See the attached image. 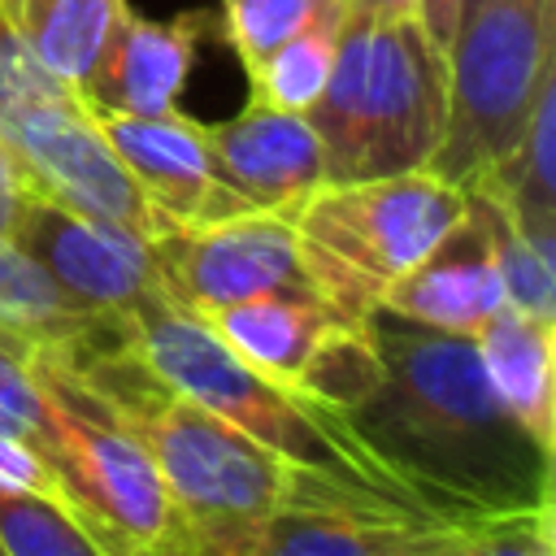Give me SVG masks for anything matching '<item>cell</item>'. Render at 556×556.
<instances>
[{"instance_id": "cell-27", "label": "cell", "mask_w": 556, "mask_h": 556, "mask_svg": "<svg viewBox=\"0 0 556 556\" xmlns=\"http://www.w3.org/2000/svg\"><path fill=\"white\" fill-rule=\"evenodd\" d=\"M0 482H4V486H22V491H39V495L65 500V495H61V482H56V473H52V465H48L35 447H26L22 439H13V434H4V430H0ZM65 504H70V500H65Z\"/></svg>"}, {"instance_id": "cell-6", "label": "cell", "mask_w": 556, "mask_h": 556, "mask_svg": "<svg viewBox=\"0 0 556 556\" xmlns=\"http://www.w3.org/2000/svg\"><path fill=\"white\" fill-rule=\"evenodd\" d=\"M556 0H482L447 43V104L430 174L469 187L521 139L539 83L556 70Z\"/></svg>"}, {"instance_id": "cell-26", "label": "cell", "mask_w": 556, "mask_h": 556, "mask_svg": "<svg viewBox=\"0 0 556 556\" xmlns=\"http://www.w3.org/2000/svg\"><path fill=\"white\" fill-rule=\"evenodd\" d=\"M552 521H556V508H534V513H521V517H504L486 530V539L478 543L473 556H556Z\"/></svg>"}, {"instance_id": "cell-1", "label": "cell", "mask_w": 556, "mask_h": 556, "mask_svg": "<svg viewBox=\"0 0 556 556\" xmlns=\"http://www.w3.org/2000/svg\"><path fill=\"white\" fill-rule=\"evenodd\" d=\"M365 330L378 382L343 417L421 508L456 526L552 508V452L500 404L469 334L387 308H374Z\"/></svg>"}, {"instance_id": "cell-33", "label": "cell", "mask_w": 556, "mask_h": 556, "mask_svg": "<svg viewBox=\"0 0 556 556\" xmlns=\"http://www.w3.org/2000/svg\"><path fill=\"white\" fill-rule=\"evenodd\" d=\"M473 4H482V0H460V13H465V9H473Z\"/></svg>"}, {"instance_id": "cell-8", "label": "cell", "mask_w": 556, "mask_h": 556, "mask_svg": "<svg viewBox=\"0 0 556 556\" xmlns=\"http://www.w3.org/2000/svg\"><path fill=\"white\" fill-rule=\"evenodd\" d=\"M35 378L48 421L43 460L52 465L70 508L113 556L165 534L174 526V504L139 439L113 417L56 343L35 348Z\"/></svg>"}, {"instance_id": "cell-16", "label": "cell", "mask_w": 556, "mask_h": 556, "mask_svg": "<svg viewBox=\"0 0 556 556\" xmlns=\"http://www.w3.org/2000/svg\"><path fill=\"white\" fill-rule=\"evenodd\" d=\"M456 521L378 508H278L239 556H408Z\"/></svg>"}, {"instance_id": "cell-32", "label": "cell", "mask_w": 556, "mask_h": 556, "mask_svg": "<svg viewBox=\"0 0 556 556\" xmlns=\"http://www.w3.org/2000/svg\"><path fill=\"white\" fill-rule=\"evenodd\" d=\"M348 9L374 17H417V0H348Z\"/></svg>"}, {"instance_id": "cell-34", "label": "cell", "mask_w": 556, "mask_h": 556, "mask_svg": "<svg viewBox=\"0 0 556 556\" xmlns=\"http://www.w3.org/2000/svg\"><path fill=\"white\" fill-rule=\"evenodd\" d=\"M0 556H9V552H4V543H0Z\"/></svg>"}, {"instance_id": "cell-14", "label": "cell", "mask_w": 556, "mask_h": 556, "mask_svg": "<svg viewBox=\"0 0 556 556\" xmlns=\"http://www.w3.org/2000/svg\"><path fill=\"white\" fill-rule=\"evenodd\" d=\"M208 30V13L191 9L169 22L122 13L109 43L100 48L91 74L83 78L78 96L91 113H122V117H156L174 113L178 96L191 78L195 48Z\"/></svg>"}, {"instance_id": "cell-18", "label": "cell", "mask_w": 556, "mask_h": 556, "mask_svg": "<svg viewBox=\"0 0 556 556\" xmlns=\"http://www.w3.org/2000/svg\"><path fill=\"white\" fill-rule=\"evenodd\" d=\"M552 156H556V70L539 83L521 139L508 148V156L465 187V191L491 195L508 213V222L547 252H556V161Z\"/></svg>"}, {"instance_id": "cell-7", "label": "cell", "mask_w": 556, "mask_h": 556, "mask_svg": "<svg viewBox=\"0 0 556 556\" xmlns=\"http://www.w3.org/2000/svg\"><path fill=\"white\" fill-rule=\"evenodd\" d=\"M0 139L26 174V187L78 213L117 222L135 235L174 230L109 148L83 96L43 70L0 13Z\"/></svg>"}, {"instance_id": "cell-23", "label": "cell", "mask_w": 556, "mask_h": 556, "mask_svg": "<svg viewBox=\"0 0 556 556\" xmlns=\"http://www.w3.org/2000/svg\"><path fill=\"white\" fill-rule=\"evenodd\" d=\"M465 195L473 200V208L486 222L491 252H495V274H500V287H504V308L556 321V252L526 239L491 195H482V191H465Z\"/></svg>"}, {"instance_id": "cell-24", "label": "cell", "mask_w": 556, "mask_h": 556, "mask_svg": "<svg viewBox=\"0 0 556 556\" xmlns=\"http://www.w3.org/2000/svg\"><path fill=\"white\" fill-rule=\"evenodd\" d=\"M35 339L30 330L13 326L0 317V430L22 439L43 456L48 443V421H43V391L35 378Z\"/></svg>"}, {"instance_id": "cell-2", "label": "cell", "mask_w": 556, "mask_h": 556, "mask_svg": "<svg viewBox=\"0 0 556 556\" xmlns=\"http://www.w3.org/2000/svg\"><path fill=\"white\" fill-rule=\"evenodd\" d=\"M61 348V343H56ZM87 387L113 408V417L139 439L148 452L174 517L195 530L200 539L226 547L230 556L243 552L248 534L274 517L278 508H378L404 513L378 495H365L348 482L308 473L239 426L222 421L178 387H169L135 348L130 326H113L87 343L61 348ZM421 517V513H413Z\"/></svg>"}, {"instance_id": "cell-3", "label": "cell", "mask_w": 556, "mask_h": 556, "mask_svg": "<svg viewBox=\"0 0 556 556\" xmlns=\"http://www.w3.org/2000/svg\"><path fill=\"white\" fill-rule=\"evenodd\" d=\"M130 339L139 356L182 395L217 413L222 421L239 426L248 439L269 447L274 456L348 482L365 495H378L404 513L434 517L413 500V491L356 439L348 417L313 395H300L291 387H278L274 378L256 374L243 356L230 352V343L191 308L174 304L169 295H156L143 304L130 321ZM443 521V517H439ZM478 526V521H473Z\"/></svg>"}, {"instance_id": "cell-29", "label": "cell", "mask_w": 556, "mask_h": 556, "mask_svg": "<svg viewBox=\"0 0 556 556\" xmlns=\"http://www.w3.org/2000/svg\"><path fill=\"white\" fill-rule=\"evenodd\" d=\"M417 22H421L426 39L447 56V43L460 26V0H417Z\"/></svg>"}, {"instance_id": "cell-20", "label": "cell", "mask_w": 556, "mask_h": 556, "mask_svg": "<svg viewBox=\"0 0 556 556\" xmlns=\"http://www.w3.org/2000/svg\"><path fill=\"white\" fill-rule=\"evenodd\" d=\"M0 317L30 330L43 343H87L113 326H122V317H104L83 308L78 300H70L13 239H0Z\"/></svg>"}, {"instance_id": "cell-12", "label": "cell", "mask_w": 556, "mask_h": 556, "mask_svg": "<svg viewBox=\"0 0 556 556\" xmlns=\"http://www.w3.org/2000/svg\"><path fill=\"white\" fill-rule=\"evenodd\" d=\"M213 174L243 213H295L326 182V152L304 113L248 100L243 113L204 126Z\"/></svg>"}, {"instance_id": "cell-11", "label": "cell", "mask_w": 556, "mask_h": 556, "mask_svg": "<svg viewBox=\"0 0 556 556\" xmlns=\"http://www.w3.org/2000/svg\"><path fill=\"white\" fill-rule=\"evenodd\" d=\"M9 239L83 308L130 321L143 304L165 295L148 235L78 213L52 195L26 191Z\"/></svg>"}, {"instance_id": "cell-25", "label": "cell", "mask_w": 556, "mask_h": 556, "mask_svg": "<svg viewBox=\"0 0 556 556\" xmlns=\"http://www.w3.org/2000/svg\"><path fill=\"white\" fill-rule=\"evenodd\" d=\"M348 0H222V30L235 48L239 65L252 70L265 52H274L282 39H291L300 26L321 17L326 9H339Z\"/></svg>"}, {"instance_id": "cell-9", "label": "cell", "mask_w": 556, "mask_h": 556, "mask_svg": "<svg viewBox=\"0 0 556 556\" xmlns=\"http://www.w3.org/2000/svg\"><path fill=\"white\" fill-rule=\"evenodd\" d=\"M256 374L339 413L378 382V352L361 317L321 295H256L204 317Z\"/></svg>"}, {"instance_id": "cell-5", "label": "cell", "mask_w": 556, "mask_h": 556, "mask_svg": "<svg viewBox=\"0 0 556 556\" xmlns=\"http://www.w3.org/2000/svg\"><path fill=\"white\" fill-rule=\"evenodd\" d=\"M465 213V191L430 169L321 182L295 213L304 261L321 300L369 317L382 291L408 274Z\"/></svg>"}, {"instance_id": "cell-13", "label": "cell", "mask_w": 556, "mask_h": 556, "mask_svg": "<svg viewBox=\"0 0 556 556\" xmlns=\"http://www.w3.org/2000/svg\"><path fill=\"white\" fill-rule=\"evenodd\" d=\"M96 122L122 169L169 226H204L243 213L213 174L204 122L187 117L182 109L156 117L96 113Z\"/></svg>"}, {"instance_id": "cell-21", "label": "cell", "mask_w": 556, "mask_h": 556, "mask_svg": "<svg viewBox=\"0 0 556 556\" xmlns=\"http://www.w3.org/2000/svg\"><path fill=\"white\" fill-rule=\"evenodd\" d=\"M343 17H348V4L326 9L321 17L300 26L291 39H282L274 52H265L252 70H243L252 100L274 104V109H291V113H308L313 100L321 96L326 78H330Z\"/></svg>"}, {"instance_id": "cell-22", "label": "cell", "mask_w": 556, "mask_h": 556, "mask_svg": "<svg viewBox=\"0 0 556 556\" xmlns=\"http://www.w3.org/2000/svg\"><path fill=\"white\" fill-rule=\"evenodd\" d=\"M0 543L9 556H113L104 539L56 495L0 482Z\"/></svg>"}, {"instance_id": "cell-10", "label": "cell", "mask_w": 556, "mask_h": 556, "mask_svg": "<svg viewBox=\"0 0 556 556\" xmlns=\"http://www.w3.org/2000/svg\"><path fill=\"white\" fill-rule=\"evenodd\" d=\"M165 295L200 317L256 295H321L287 213H235L152 239Z\"/></svg>"}, {"instance_id": "cell-19", "label": "cell", "mask_w": 556, "mask_h": 556, "mask_svg": "<svg viewBox=\"0 0 556 556\" xmlns=\"http://www.w3.org/2000/svg\"><path fill=\"white\" fill-rule=\"evenodd\" d=\"M126 9V0H0L4 22L17 30L30 56L74 91L91 74Z\"/></svg>"}, {"instance_id": "cell-30", "label": "cell", "mask_w": 556, "mask_h": 556, "mask_svg": "<svg viewBox=\"0 0 556 556\" xmlns=\"http://www.w3.org/2000/svg\"><path fill=\"white\" fill-rule=\"evenodd\" d=\"M26 191H30V187H26L22 165L13 161V152H9L4 139H0V239H9L13 217H17V204H22Z\"/></svg>"}, {"instance_id": "cell-15", "label": "cell", "mask_w": 556, "mask_h": 556, "mask_svg": "<svg viewBox=\"0 0 556 556\" xmlns=\"http://www.w3.org/2000/svg\"><path fill=\"white\" fill-rule=\"evenodd\" d=\"M378 308H387L404 321L447 330V334H469V339L504 308L491 235L469 195H465L460 222L408 274H400L382 291Z\"/></svg>"}, {"instance_id": "cell-28", "label": "cell", "mask_w": 556, "mask_h": 556, "mask_svg": "<svg viewBox=\"0 0 556 556\" xmlns=\"http://www.w3.org/2000/svg\"><path fill=\"white\" fill-rule=\"evenodd\" d=\"M126 556H230V552L217 547V543H208V539H200L195 530H187V526L174 517V526H169L165 534H156V539L130 547Z\"/></svg>"}, {"instance_id": "cell-17", "label": "cell", "mask_w": 556, "mask_h": 556, "mask_svg": "<svg viewBox=\"0 0 556 556\" xmlns=\"http://www.w3.org/2000/svg\"><path fill=\"white\" fill-rule=\"evenodd\" d=\"M473 348L500 404L543 452H556V321L500 308Z\"/></svg>"}, {"instance_id": "cell-31", "label": "cell", "mask_w": 556, "mask_h": 556, "mask_svg": "<svg viewBox=\"0 0 556 556\" xmlns=\"http://www.w3.org/2000/svg\"><path fill=\"white\" fill-rule=\"evenodd\" d=\"M504 521V517H500ZM495 521H478V526H452V530H443L439 539H430L426 547H417V552H408V556H473L478 552V543L486 539V530H491Z\"/></svg>"}, {"instance_id": "cell-4", "label": "cell", "mask_w": 556, "mask_h": 556, "mask_svg": "<svg viewBox=\"0 0 556 556\" xmlns=\"http://www.w3.org/2000/svg\"><path fill=\"white\" fill-rule=\"evenodd\" d=\"M447 61L417 17L348 9L330 78L304 113L326 152V182L426 169L443 135Z\"/></svg>"}]
</instances>
